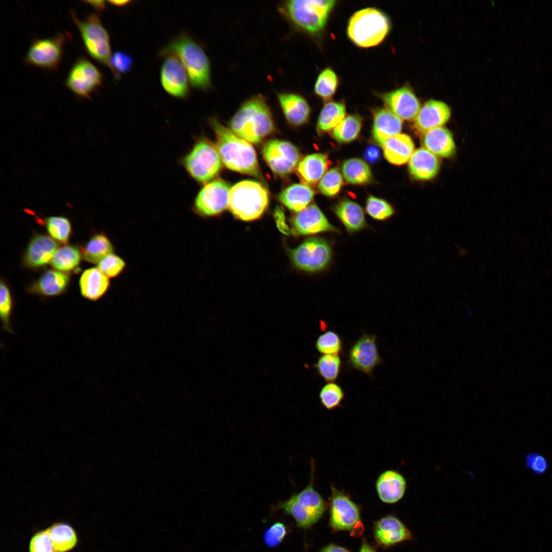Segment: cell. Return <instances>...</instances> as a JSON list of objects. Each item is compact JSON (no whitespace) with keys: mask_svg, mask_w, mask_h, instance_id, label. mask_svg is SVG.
Returning <instances> with one entry per match:
<instances>
[{"mask_svg":"<svg viewBox=\"0 0 552 552\" xmlns=\"http://www.w3.org/2000/svg\"><path fill=\"white\" fill-rule=\"evenodd\" d=\"M210 123L216 136L215 146L222 163L228 169L261 177L256 151L251 144L234 133L215 118Z\"/></svg>","mask_w":552,"mask_h":552,"instance_id":"obj_1","label":"cell"},{"mask_svg":"<svg viewBox=\"0 0 552 552\" xmlns=\"http://www.w3.org/2000/svg\"><path fill=\"white\" fill-rule=\"evenodd\" d=\"M231 130L250 143L258 144L271 134L274 125L265 98L255 95L245 101L229 123Z\"/></svg>","mask_w":552,"mask_h":552,"instance_id":"obj_2","label":"cell"},{"mask_svg":"<svg viewBox=\"0 0 552 552\" xmlns=\"http://www.w3.org/2000/svg\"><path fill=\"white\" fill-rule=\"evenodd\" d=\"M168 54H173L180 60L194 87L206 90L211 86L209 59L202 48L192 38L186 34L176 37L160 52L163 56Z\"/></svg>","mask_w":552,"mask_h":552,"instance_id":"obj_3","label":"cell"},{"mask_svg":"<svg viewBox=\"0 0 552 552\" xmlns=\"http://www.w3.org/2000/svg\"><path fill=\"white\" fill-rule=\"evenodd\" d=\"M388 16L380 10L366 8L356 12L350 18L347 34L357 46L370 48L380 44L390 29Z\"/></svg>","mask_w":552,"mask_h":552,"instance_id":"obj_4","label":"cell"},{"mask_svg":"<svg viewBox=\"0 0 552 552\" xmlns=\"http://www.w3.org/2000/svg\"><path fill=\"white\" fill-rule=\"evenodd\" d=\"M336 3L333 0H290L282 5L280 11L296 27L315 35L325 28Z\"/></svg>","mask_w":552,"mask_h":552,"instance_id":"obj_5","label":"cell"},{"mask_svg":"<svg viewBox=\"0 0 552 552\" xmlns=\"http://www.w3.org/2000/svg\"><path fill=\"white\" fill-rule=\"evenodd\" d=\"M269 203L267 189L258 181H241L230 189L228 208L237 218L252 221L260 218Z\"/></svg>","mask_w":552,"mask_h":552,"instance_id":"obj_6","label":"cell"},{"mask_svg":"<svg viewBox=\"0 0 552 552\" xmlns=\"http://www.w3.org/2000/svg\"><path fill=\"white\" fill-rule=\"evenodd\" d=\"M308 485L288 499L280 502L278 508L295 520L300 528H310L324 514L326 504L323 497L313 487V464Z\"/></svg>","mask_w":552,"mask_h":552,"instance_id":"obj_7","label":"cell"},{"mask_svg":"<svg viewBox=\"0 0 552 552\" xmlns=\"http://www.w3.org/2000/svg\"><path fill=\"white\" fill-rule=\"evenodd\" d=\"M181 164L192 179L199 183H206L219 173L222 162L215 145L200 137L181 159Z\"/></svg>","mask_w":552,"mask_h":552,"instance_id":"obj_8","label":"cell"},{"mask_svg":"<svg viewBox=\"0 0 552 552\" xmlns=\"http://www.w3.org/2000/svg\"><path fill=\"white\" fill-rule=\"evenodd\" d=\"M71 14L81 34L86 52L95 60L110 68L112 55L110 37L99 17L95 13H91L81 20L74 12Z\"/></svg>","mask_w":552,"mask_h":552,"instance_id":"obj_9","label":"cell"},{"mask_svg":"<svg viewBox=\"0 0 552 552\" xmlns=\"http://www.w3.org/2000/svg\"><path fill=\"white\" fill-rule=\"evenodd\" d=\"M330 487V527L336 531H349L352 536H360L363 533L364 526L359 507L349 495L332 485Z\"/></svg>","mask_w":552,"mask_h":552,"instance_id":"obj_10","label":"cell"},{"mask_svg":"<svg viewBox=\"0 0 552 552\" xmlns=\"http://www.w3.org/2000/svg\"><path fill=\"white\" fill-rule=\"evenodd\" d=\"M290 255L296 267L305 271L316 272L324 270L329 265L332 250L325 239L311 237L292 249Z\"/></svg>","mask_w":552,"mask_h":552,"instance_id":"obj_11","label":"cell"},{"mask_svg":"<svg viewBox=\"0 0 552 552\" xmlns=\"http://www.w3.org/2000/svg\"><path fill=\"white\" fill-rule=\"evenodd\" d=\"M230 189L228 185L221 179L208 182L195 197L192 211L203 217L220 214L228 208Z\"/></svg>","mask_w":552,"mask_h":552,"instance_id":"obj_12","label":"cell"},{"mask_svg":"<svg viewBox=\"0 0 552 552\" xmlns=\"http://www.w3.org/2000/svg\"><path fill=\"white\" fill-rule=\"evenodd\" d=\"M264 160L275 174L284 176L291 173L300 162L298 149L292 143L280 140H271L263 146Z\"/></svg>","mask_w":552,"mask_h":552,"instance_id":"obj_13","label":"cell"},{"mask_svg":"<svg viewBox=\"0 0 552 552\" xmlns=\"http://www.w3.org/2000/svg\"><path fill=\"white\" fill-rule=\"evenodd\" d=\"M103 75L99 69L84 57L77 59L65 80L66 86L79 97L89 99L102 85Z\"/></svg>","mask_w":552,"mask_h":552,"instance_id":"obj_14","label":"cell"},{"mask_svg":"<svg viewBox=\"0 0 552 552\" xmlns=\"http://www.w3.org/2000/svg\"><path fill=\"white\" fill-rule=\"evenodd\" d=\"M65 41L62 34L34 40L26 54L25 62L41 68H57L61 60Z\"/></svg>","mask_w":552,"mask_h":552,"instance_id":"obj_15","label":"cell"},{"mask_svg":"<svg viewBox=\"0 0 552 552\" xmlns=\"http://www.w3.org/2000/svg\"><path fill=\"white\" fill-rule=\"evenodd\" d=\"M160 80L164 90L170 95L179 99L187 98L190 92V79L180 60L173 54L164 56Z\"/></svg>","mask_w":552,"mask_h":552,"instance_id":"obj_16","label":"cell"},{"mask_svg":"<svg viewBox=\"0 0 552 552\" xmlns=\"http://www.w3.org/2000/svg\"><path fill=\"white\" fill-rule=\"evenodd\" d=\"M377 336L363 333L352 345L348 363L353 369L372 376L374 369L382 362L376 343Z\"/></svg>","mask_w":552,"mask_h":552,"instance_id":"obj_17","label":"cell"},{"mask_svg":"<svg viewBox=\"0 0 552 552\" xmlns=\"http://www.w3.org/2000/svg\"><path fill=\"white\" fill-rule=\"evenodd\" d=\"M379 97L388 109L407 121L415 120L421 108L419 100L408 86L380 94Z\"/></svg>","mask_w":552,"mask_h":552,"instance_id":"obj_18","label":"cell"},{"mask_svg":"<svg viewBox=\"0 0 552 552\" xmlns=\"http://www.w3.org/2000/svg\"><path fill=\"white\" fill-rule=\"evenodd\" d=\"M293 229L298 235H310L324 232L339 233L316 204H310L296 213L292 220Z\"/></svg>","mask_w":552,"mask_h":552,"instance_id":"obj_19","label":"cell"},{"mask_svg":"<svg viewBox=\"0 0 552 552\" xmlns=\"http://www.w3.org/2000/svg\"><path fill=\"white\" fill-rule=\"evenodd\" d=\"M374 535L377 543L383 547L391 546L413 538L407 527L393 515L384 516L375 522Z\"/></svg>","mask_w":552,"mask_h":552,"instance_id":"obj_20","label":"cell"},{"mask_svg":"<svg viewBox=\"0 0 552 552\" xmlns=\"http://www.w3.org/2000/svg\"><path fill=\"white\" fill-rule=\"evenodd\" d=\"M451 110L445 102L438 100H429L421 107L415 119L417 129L426 132L442 127L449 120Z\"/></svg>","mask_w":552,"mask_h":552,"instance_id":"obj_21","label":"cell"},{"mask_svg":"<svg viewBox=\"0 0 552 552\" xmlns=\"http://www.w3.org/2000/svg\"><path fill=\"white\" fill-rule=\"evenodd\" d=\"M406 481L399 472L394 470L383 471L378 477L376 490L379 499L386 503H395L404 496Z\"/></svg>","mask_w":552,"mask_h":552,"instance_id":"obj_22","label":"cell"},{"mask_svg":"<svg viewBox=\"0 0 552 552\" xmlns=\"http://www.w3.org/2000/svg\"><path fill=\"white\" fill-rule=\"evenodd\" d=\"M402 127V119L387 108L374 110L372 135L381 147L387 139L399 134Z\"/></svg>","mask_w":552,"mask_h":552,"instance_id":"obj_23","label":"cell"},{"mask_svg":"<svg viewBox=\"0 0 552 552\" xmlns=\"http://www.w3.org/2000/svg\"><path fill=\"white\" fill-rule=\"evenodd\" d=\"M277 98L289 123L295 126H300L307 122L311 109L307 100L303 96L293 93L281 92L277 94Z\"/></svg>","mask_w":552,"mask_h":552,"instance_id":"obj_24","label":"cell"},{"mask_svg":"<svg viewBox=\"0 0 552 552\" xmlns=\"http://www.w3.org/2000/svg\"><path fill=\"white\" fill-rule=\"evenodd\" d=\"M440 168L439 158L424 147L416 149L409 159V172L417 180L433 178L438 174Z\"/></svg>","mask_w":552,"mask_h":552,"instance_id":"obj_25","label":"cell"},{"mask_svg":"<svg viewBox=\"0 0 552 552\" xmlns=\"http://www.w3.org/2000/svg\"><path fill=\"white\" fill-rule=\"evenodd\" d=\"M424 147L435 155L449 157L455 152V145L451 132L446 128L440 127L424 132Z\"/></svg>","mask_w":552,"mask_h":552,"instance_id":"obj_26","label":"cell"},{"mask_svg":"<svg viewBox=\"0 0 552 552\" xmlns=\"http://www.w3.org/2000/svg\"><path fill=\"white\" fill-rule=\"evenodd\" d=\"M57 247V243L50 237L37 236L29 243L25 254V262L32 267L42 266L51 261Z\"/></svg>","mask_w":552,"mask_h":552,"instance_id":"obj_27","label":"cell"},{"mask_svg":"<svg viewBox=\"0 0 552 552\" xmlns=\"http://www.w3.org/2000/svg\"><path fill=\"white\" fill-rule=\"evenodd\" d=\"M334 212L350 233L359 232L367 226L363 210L357 202L344 199L334 206Z\"/></svg>","mask_w":552,"mask_h":552,"instance_id":"obj_28","label":"cell"},{"mask_svg":"<svg viewBox=\"0 0 552 552\" xmlns=\"http://www.w3.org/2000/svg\"><path fill=\"white\" fill-rule=\"evenodd\" d=\"M329 165L326 155L313 153L300 160L296 167V173L303 183L315 185L325 174Z\"/></svg>","mask_w":552,"mask_h":552,"instance_id":"obj_29","label":"cell"},{"mask_svg":"<svg viewBox=\"0 0 552 552\" xmlns=\"http://www.w3.org/2000/svg\"><path fill=\"white\" fill-rule=\"evenodd\" d=\"M385 158L391 164H405L414 152V143L409 136L399 133L387 139L382 145Z\"/></svg>","mask_w":552,"mask_h":552,"instance_id":"obj_30","label":"cell"},{"mask_svg":"<svg viewBox=\"0 0 552 552\" xmlns=\"http://www.w3.org/2000/svg\"><path fill=\"white\" fill-rule=\"evenodd\" d=\"M79 284L82 295L88 300L96 301L106 293L110 282L108 278L98 268H91L83 272Z\"/></svg>","mask_w":552,"mask_h":552,"instance_id":"obj_31","label":"cell"},{"mask_svg":"<svg viewBox=\"0 0 552 552\" xmlns=\"http://www.w3.org/2000/svg\"><path fill=\"white\" fill-rule=\"evenodd\" d=\"M47 528L55 552H70L78 545V535L71 524L56 522Z\"/></svg>","mask_w":552,"mask_h":552,"instance_id":"obj_32","label":"cell"},{"mask_svg":"<svg viewBox=\"0 0 552 552\" xmlns=\"http://www.w3.org/2000/svg\"><path fill=\"white\" fill-rule=\"evenodd\" d=\"M314 195V191L309 185L294 183L284 189L279 199L288 209L297 213L309 205Z\"/></svg>","mask_w":552,"mask_h":552,"instance_id":"obj_33","label":"cell"},{"mask_svg":"<svg viewBox=\"0 0 552 552\" xmlns=\"http://www.w3.org/2000/svg\"><path fill=\"white\" fill-rule=\"evenodd\" d=\"M68 281V277L66 274L55 270H49L34 284L31 291L45 296L59 295L64 291Z\"/></svg>","mask_w":552,"mask_h":552,"instance_id":"obj_34","label":"cell"},{"mask_svg":"<svg viewBox=\"0 0 552 552\" xmlns=\"http://www.w3.org/2000/svg\"><path fill=\"white\" fill-rule=\"evenodd\" d=\"M346 106L342 102L329 101L323 107L317 122V130L323 134L333 130L346 117Z\"/></svg>","mask_w":552,"mask_h":552,"instance_id":"obj_35","label":"cell"},{"mask_svg":"<svg viewBox=\"0 0 552 552\" xmlns=\"http://www.w3.org/2000/svg\"><path fill=\"white\" fill-rule=\"evenodd\" d=\"M341 170L344 179L349 183L364 185L372 180V174L369 166L360 158H352L345 160Z\"/></svg>","mask_w":552,"mask_h":552,"instance_id":"obj_36","label":"cell"},{"mask_svg":"<svg viewBox=\"0 0 552 552\" xmlns=\"http://www.w3.org/2000/svg\"><path fill=\"white\" fill-rule=\"evenodd\" d=\"M113 251V245L103 234L93 236L82 249V255L86 261L99 263L107 255Z\"/></svg>","mask_w":552,"mask_h":552,"instance_id":"obj_37","label":"cell"},{"mask_svg":"<svg viewBox=\"0 0 552 552\" xmlns=\"http://www.w3.org/2000/svg\"><path fill=\"white\" fill-rule=\"evenodd\" d=\"M362 121L357 114H350L346 117L332 130L334 139L341 143H348L355 140L360 132Z\"/></svg>","mask_w":552,"mask_h":552,"instance_id":"obj_38","label":"cell"},{"mask_svg":"<svg viewBox=\"0 0 552 552\" xmlns=\"http://www.w3.org/2000/svg\"><path fill=\"white\" fill-rule=\"evenodd\" d=\"M80 258V253L76 247L66 245L56 250L51 262L58 270L70 271L79 264Z\"/></svg>","mask_w":552,"mask_h":552,"instance_id":"obj_39","label":"cell"},{"mask_svg":"<svg viewBox=\"0 0 552 552\" xmlns=\"http://www.w3.org/2000/svg\"><path fill=\"white\" fill-rule=\"evenodd\" d=\"M338 78L331 68L323 70L318 76L314 85L315 94L320 98L328 100L335 94L338 86Z\"/></svg>","mask_w":552,"mask_h":552,"instance_id":"obj_40","label":"cell"},{"mask_svg":"<svg viewBox=\"0 0 552 552\" xmlns=\"http://www.w3.org/2000/svg\"><path fill=\"white\" fill-rule=\"evenodd\" d=\"M314 367L326 381L334 382L340 372L341 358L338 355H323L318 358Z\"/></svg>","mask_w":552,"mask_h":552,"instance_id":"obj_41","label":"cell"},{"mask_svg":"<svg viewBox=\"0 0 552 552\" xmlns=\"http://www.w3.org/2000/svg\"><path fill=\"white\" fill-rule=\"evenodd\" d=\"M344 397L342 387L334 382H327L322 387L319 394L321 404L329 410L339 407Z\"/></svg>","mask_w":552,"mask_h":552,"instance_id":"obj_42","label":"cell"},{"mask_svg":"<svg viewBox=\"0 0 552 552\" xmlns=\"http://www.w3.org/2000/svg\"><path fill=\"white\" fill-rule=\"evenodd\" d=\"M315 347L323 355H338L342 351V342L336 332L329 330L318 337Z\"/></svg>","mask_w":552,"mask_h":552,"instance_id":"obj_43","label":"cell"},{"mask_svg":"<svg viewBox=\"0 0 552 552\" xmlns=\"http://www.w3.org/2000/svg\"><path fill=\"white\" fill-rule=\"evenodd\" d=\"M343 185L342 175L336 168L327 171L318 183L320 192L325 196L333 197L336 195Z\"/></svg>","mask_w":552,"mask_h":552,"instance_id":"obj_44","label":"cell"},{"mask_svg":"<svg viewBox=\"0 0 552 552\" xmlns=\"http://www.w3.org/2000/svg\"><path fill=\"white\" fill-rule=\"evenodd\" d=\"M365 210L371 217L379 221L387 220L395 213L394 208L388 202L373 196L367 198Z\"/></svg>","mask_w":552,"mask_h":552,"instance_id":"obj_45","label":"cell"},{"mask_svg":"<svg viewBox=\"0 0 552 552\" xmlns=\"http://www.w3.org/2000/svg\"><path fill=\"white\" fill-rule=\"evenodd\" d=\"M13 302L10 291L3 282H1L0 316L3 329L13 334L11 320Z\"/></svg>","mask_w":552,"mask_h":552,"instance_id":"obj_46","label":"cell"},{"mask_svg":"<svg viewBox=\"0 0 552 552\" xmlns=\"http://www.w3.org/2000/svg\"><path fill=\"white\" fill-rule=\"evenodd\" d=\"M46 226L50 235L55 240L65 243L71 234V224L64 217L52 216L47 218Z\"/></svg>","mask_w":552,"mask_h":552,"instance_id":"obj_47","label":"cell"},{"mask_svg":"<svg viewBox=\"0 0 552 552\" xmlns=\"http://www.w3.org/2000/svg\"><path fill=\"white\" fill-rule=\"evenodd\" d=\"M126 266V262L121 257L111 253L101 260L98 268L108 278H110L120 275Z\"/></svg>","mask_w":552,"mask_h":552,"instance_id":"obj_48","label":"cell"},{"mask_svg":"<svg viewBox=\"0 0 552 552\" xmlns=\"http://www.w3.org/2000/svg\"><path fill=\"white\" fill-rule=\"evenodd\" d=\"M132 65V58L124 52L117 51L111 55L110 70L117 79H118L122 74L130 71Z\"/></svg>","mask_w":552,"mask_h":552,"instance_id":"obj_49","label":"cell"},{"mask_svg":"<svg viewBox=\"0 0 552 552\" xmlns=\"http://www.w3.org/2000/svg\"><path fill=\"white\" fill-rule=\"evenodd\" d=\"M29 552H55L47 528L36 532L29 544Z\"/></svg>","mask_w":552,"mask_h":552,"instance_id":"obj_50","label":"cell"},{"mask_svg":"<svg viewBox=\"0 0 552 552\" xmlns=\"http://www.w3.org/2000/svg\"><path fill=\"white\" fill-rule=\"evenodd\" d=\"M287 533V527L285 524L275 522L265 531L264 542L268 547H275L283 542Z\"/></svg>","mask_w":552,"mask_h":552,"instance_id":"obj_51","label":"cell"},{"mask_svg":"<svg viewBox=\"0 0 552 552\" xmlns=\"http://www.w3.org/2000/svg\"><path fill=\"white\" fill-rule=\"evenodd\" d=\"M527 466L536 473H543L547 464L544 457L538 454H532L526 458Z\"/></svg>","mask_w":552,"mask_h":552,"instance_id":"obj_52","label":"cell"},{"mask_svg":"<svg viewBox=\"0 0 552 552\" xmlns=\"http://www.w3.org/2000/svg\"><path fill=\"white\" fill-rule=\"evenodd\" d=\"M274 216L279 229L286 234H288L289 229L285 222L284 213L280 207H276L274 210Z\"/></svg>","mask_w":552,"mask_h":552,"instance_id":"obj_53","label":"cell"},{"mask_svg":"<svg viewBox=\"0 0 552 552\" xmlns=\"http://www.w3.org/2000/svg\"><path fill=\"white\" fill-rule=\"evenodd\" d=\"M320 552H349L344 547L334 544H329L324 547Z\"/></svg>","mask_w":552,"mask_h":552,"instance_id":"obj_54","label":"cell"},{"mask_svg":"<svg viewBox=\"0 0 552 552\" xmlns=\"http://www.w3.org/2000/svg\"><path fill=\"white\" fill-rule=\"evenodd\" d=\"M86 2L99 11H103L106 8V2L104 1H87Z\"/></svg>","mask_w":552,"mask_h":552,"instance_id":"obj_55","label":"cell"},{"mask_svg":"<svg viewBox=\"0 0 552 552\" xmlns=\"http://www.w3.org/2000/svg\"><path fill=\"white\" fill-rule=\"evenodd\" d=\"M379 155V152L375 148H371L366 152V156L369 160H373L377 159Z\"/></svg>","mask_w":552,"mask_h":552,"instance_id":"obj_56","label":"cell"},{"mask_svg":"<svg viewBox=\"0 0 552 552\" xmlns=\"http://www.w3.org/2000/svg\"><path fill=\"white\" fill-rule=\"evenodd\" d=\"M359 552H376L375 550L363 539L360 548Z\"/></svg>","mask_w":552,"mask_h":552,"instance_id":"obj_57","label":"cell"},{"mask_svg":"<svg viewBox=\"0 0 552 552\" xmlns=\"http://www.w3.org/2000/svg\"><path fill=\"white\" fill-rule=\"evenodd\" d=\"M108 2L110 4H111V5H113L117 6V7H124L125 6H126V5H128L129 3H130L131 2V1H128V0H127V1H125V0H123V1L119 0V1H108Z\"/></svg>","mask_w":552,"mask_h":552,"instance_id":"obj_58","label":"cell"}]
</instances>
